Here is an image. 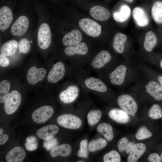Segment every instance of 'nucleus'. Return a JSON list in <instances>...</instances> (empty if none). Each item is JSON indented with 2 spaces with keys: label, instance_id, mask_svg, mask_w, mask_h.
<instances>
[{
  "label": "nucleus",
  "instance_id": "nucleus-1",
  "mask_svg": "<svg viewBox=\"0 0 162 162\" xmlns=\"http://www.w3.org/2000/svg\"><path fill=\"white\" fill-rule=\"evenodd\" d=\"M22 97L17 90H13L9 93L4 102V109L5 113L11 115L18 109L21 104Z\"/></svg>",
  "mask_w": 162,
  "mask_h": 162
},
{
  "label": "nucleus",
  "instance_id": "nucleus-2",
  "mask_svg": "<svg viewBox=\"0 0 162 162\" xmlns=\"http://www.w3.org/2000/svg\"><path fill=\"white\" fill-rule=\"evenodd\" d=\"M51 33L50 27L46 22L41 23L38 29L37 40L39 47L46 50L50 46L51 42Z\"/></svg>",
  "mask_w": 162,
  "mask_h": 162
},
{
  "label": "nucleus",
  "instance_id": "nucleus-3",
  "mask_svg": "<svg viewBox=\"0 0 162 162\" xmlns=\"http://www.w3.org/2000/svg\"><path fill=\"white\" fill-rule=\"evenodd\" d=\"M80 28L88 35L97 37L101 32V27L94 20L88 18L81 19L79 22Z\"/></svg>",
  "mask_w": 162,
  "mask_h": 162
},
{
  "label": "nucleus",
  "instance_id": "nucleus-4",
  "mask_svg": "<svg viewBox=\"0 0 162 162\" xmlns=\"http://www.w3.org/2000/svg\"><path fill=\"white\" fill-rule=\"evenodd\" d=\"M117 103L121 109L129 115L134 116L138 110V106L130 95L124 94L118 97Z\"/></svg>",
  "mask_w": 162,
  "mask_h": 162
},
{
  "label": "nucleus",
  "instance_id": "nucleus-5",
  "mask_svg": "<svg viewBox=\"0 0 162 162\" xmlns=\"http://www.w3.org/2000/svg\"><path fill=\"white\" fill-rule=\"evenodd\" d=\"M57 121L60 126L69 129H76L81 126V120L77 116L70 114H64L60 116Z\"/></svg>",
  "mask_w": 162,
  "mask_h": 162
},
{
  "label": "nucleus",
  "instance_id": "nucleus-6",
  "mask_svg": "<svg viewBox=\"0 0 162 162\" xmlns=\"http://www.w3.org/2000/svg\"><path fill=\"white\" fill-rule=\"evenodd\" d=\"M54 110L51 106L45 105L41 106L34 110L32 113L33 121L38 124L44 123L52 116Z\"/></svg>",
  "mask_w": 162,
  "mask_h": 162
},
{
  "label": "nucleus",
  "instance_id": "nucleus-7",
  "mask_svg": "<svg viewBox=\"0 0 162 162\" xmlns=\"http://www.w3.org/2000/svg\"><path fill=\"white\" fill-rule=\"evenodd\" d=\"M29 25L28 18L23 15L18 17L11 26L10 32L14 36L20 37L25 34L28 31Z\"/></svg>",
  "mask_w": 162,
  "mask_h": 162
},
{
  "label": "nucleus",
  "instance_id": "nucleus-8",
  "mask_svg": "<svg viewBox=\"0 0 162 162\" xmlns=\"http://www.w3.org/2000/svg\"><path fill=\"white\" fill-rule=\"evenodd\" d=\"M46 73V70L45 68L32 66L27 71L26 75L27 81L30 85H35L44 79Z\"/></svg>",
  "mask_w": 162,
  "mask_h": 162
},
{
  "label": "nucleus",
  "instance_id": "nucleus-9",
  "mask_svg": "<svg viewBox=\"0 0 162 162\" xmlns=\"http://www.w3.org/2000/svg\"><path fill=\"white\" fill-rule=\"evenodd\" d=\"M65 72L64 64L60 62H57L49 71L47 77V81L51 83L58 82L63 77Z\"/></svg>",
  "mask_w": 162,
  "mask_h": 162
},
{
  "label": "nucleus",
  "instance_id": "nucleus-10",
  "mask_svg": "<svg viewBox=\"0 0 162 162\" xmlns=\"http://www.w3.org/2000/svg\"><path fill=\"white\" fill-rule=\"evenodd\" d=\"M13 19V14L10 8L3 6L0 9V30L4 31L10 26Z\"/></svg>",
  "mask_w": 162,
  "mask_h": 162
},
{
  "label": "nucleus",
  "instance_id": "nucleus-11",
  "mask_svg": "<svg viewBox=\"0 0 162 162\" xmlns=\"http://www.w3.org/2000/svg\"><path fill=\"white\" fill-rule=\"evenodd\" d=\"M58 127L54 124H49L41 127L36 132L37 136L40 139L47 140L53 137L59 130Z\"/></svg>",
  "mask_w": 162,
  "mask_h": 162
},
{
  "label": "nucleus",
  "instance_id": "nucleus-12",
  "mask_svg": "<svg viewBox=\"0 0 162 162\" xmlns=\"http://www.w3.org/2000/svg\"><path fill=\"white\" fill-rule=\"evenodd\" d=\"M78 93L79 89L77 86H70L61 92L59 96V99L64 103H70L76 99Z\"/></svg>",
  "mask_w": 162,
  "mask_h": 162
},
{
  "label": "nucleus",
  "instance_id": "nucleus-13",
  "mask_svg": "<svg viewBox=\"0 0 162 162\" xmlns=\"http://www.w3.org/2000/svg\"><path fill=\"white\" fill-rule=\"evenodd\" d=\"M82 39V35L81 32L78 30L74 29L64 36L62 43L65 46H71L80 44Z\"/></svg>",
  "mask_w": 162,
  "mask_h": 162
},
{
  "label": "nucleus",
  "instance_id": "nucleus-14",
  "mask_svg": "<svg viewBox=\"0 0 162 162\" xmlns=\"http://www.w3.org/2000/svg\"><path fill=\"white\" fill-rule=\"evenodd\" d=\"M132 15L136 23L138 26L145 27L149 24L148 17L142 8L139 7L135 8L132 11Z\"/></svg>",
  "mask_w": 162,
  "mask_h": 162
},
{
  "label": "nucleus",
  "instance_id": "nucleus-15",
  "mask_svg": "<svg viewBox=\"0 0 162 162\" xmlns=\"http://www.w3.org/2000/svg\"><path fill=\"white\" fill-rule=\"evenodd\" d=\"M126 70V67L124 65H121L117 67L110 75L111 82L116 85H120L122 84Z\"/></svg>",
  "mask_w": 162,
  "mask_h": 162
},
{
  "label": "nucleus",
  "instance_id": "nucleus-16",
  "mask_svg": "<svg viewBox=\"0 0 162 162\" xmlns=\"http://www.w3.org/2000/svg\"><path fill=\"white\" fill-rule=\"evenodd\" d=\"M26 152L20 146H16L12 149L7 154L5 158L8 162H21L25 159Z\"/></svg>",
  "mask_w": 162,
  "mask_h": 162
},
{
  "label": "nucleus",
  "instance_id": "nucleus-17",
  "mask_svg": "<svg viewBox=\"0 0 162 162\" xmlns=\"http://www.w3.org/2000/svg\"><path fill=\"white\" fill-rule=\"evenodd\" d=\"M90 14L94 18L100 21H106L111 16V14L107 9L99 5L92 7L90 9Z\"/></svg>",
  "mask_w": 162,
  "mask_h": 162
},
{
  "label": "nucleus",
  "instance_id": "nucleus-18",
  "mask_svg": "<svg viewBox=\"0 0 162 162\" xmlns=\"http://www.w3.org/2000/svg\"><path fill=\"white\" fill-rule=\"evenodd\" d=\"M111 58V56L108 52L105 50L101 51L94 58L92 66L96 69L100 68L108 63Z\"/></svg>",
  "mask_w": 162,
  "mask_h": 162
},
{
  "label": "nucleus",
  "instance_id": "nucleus-19",
  "mask_svg": "<svg viewBox=\"0 0 162 162\" xmlns=\"http://www.w3.org/2000/svg\"><path fill=\"white\" fill-rule=\"evenodd\" d=\"M146 147L144 144L138 143L134 144L129 153L127 160L129 162L137 161L145 152Z\"/></svg>",
  "mask_w": 162,
  "mask_h": 162
},
{
  "label": "nucleus",
  "instance_id": "nucleus-20",
  "mask_svg": "<svg viewBox=\"0 0 162 162\" xmlns=\"http://www.w3.org/2000/svg\"><path fill=\"white\" fill-rule=\"evenodd\" d=\"M86 86L88 89L98 92H104L107 90L105 84L100 79L94 77L87 79L85 81Z\"/></svg>",
  "mask_w": 162,
  "mask_h": 162
},
{
  "label": "nucleus",
  "instance_id": "nucleus-21",
  "mask_svg": "<svg viewBox=\"0 0 162 162\" xmlns=\"http://www.w3.org/2000/svg\"><path fill=\"white\" fill-rule=\"evenodd\" d=\"M108 114L112 119L117 123L125 124L130 120L129 114L122 109H112L110 110Z\"/></svg>",
  "mask_w": 162,
  "mask_h": 162
},
{
  "label": "nucleus",
  "instance_id": "nucleus-22",
  "mask_svg": "<svg viewBox=\"0 0 162 162\" xmlns=\"http://www.w3.org/2000/svg\"><path fill=\"white\" fill-rule=\"evenodd\" d=\"M146 92L157 100H162V87L158 82H149L146 86Z\"/></svg>",
  "mask_w": 162,
  "mask_h": 162
},
{
  "label": "nucleus",
  "instance_id": "nucleus-23",
  "mask_svg": "<svg viewBox=\"0 0 162 162\" xmlns=\"http://www.w3.org/2000/svg\"><path fill=\"white\" fill-rule=\"evenodd\" d=\"M88 52V48L87 44L82 42L73 46H68L64 50L66 55L72 56L75 54L85 55Z\"/></svg>",
  "mask_w": 162,
  "mask_h": 162
},
{
  "label": "nucleus",
  "instance_id": "nucleus-24",
  "mask_svg": "<svg viewBox=\"0 0 162 162\" xmlns=\"http://www.w3.org/2000/svg\"><path fill=\"white\" fill-rule=\"evenodd\" d=\"M71 151V147L70 145L63 144L57 146L52 149L50 151V154L53 158L58 156L67 157L70 154Z\"/></svg>",
  "mask_w": 162,
  "mask_h": 162
},
{
  "label": "nucleus",
  "instance_id": "nucleus-25",
  "mask_svg": "<svg viewBox=\"0 0 162 162\" xmlns=\"http://www.w3.org/2000/svg\"><path fill=\"white\" fill-rule=\"evenodd\" d=\"M126 36L121 32L117 33L114 36L112 44L114 51L117 53H123L124 49V44L127 40Z\"/></svg>",
  "mask_w": 162,
  "mask_h": 162
},
{
  "label": "nucleus",
  "instance_id": "nucleus-26",
  "mask_svg": "<svg viewBox=\"0 0 162 162\" xmlns=\"http://www.w3.org/2000/svg\"><path fill=\"white\" fill-rule=\"evenodd\" d=\"M131 10L127 5L124 4L120 8L119 11L113 13V17L114 20L119 22H123L127 21L131 14Z\"/></svg>",
  "mask_w": 162,
  "mask_h": 162
},
{
  "label": "nucleus",
  "instance_id": "nucleus-27",
  "mask_svg": "<svg viewBox=\"0 0 162 162\" xmlns=\"http://www.w3.org/2000/svg\"><path fill=\"white\" fill-rule=\"evenodd\" d=\"M18 44L15 40H11L4 43L2 46L1 54L6 57L13 55L16 52Z\"/></svg>",
  "mask_w": 162,
  "mask_h": 162
},
{
  "label": "nucleus",
  "instance_id": "nucleus-28",
  "mask_svg": "<svg viewBox=\"0 0 162 162\" xmlns=\"http://www.w3.org/2000/svg\"><path fill=\"white\" fill-rule=\"evenodd\" d=\"M157 39L154 33L152 31L147 32L145 35L143 46L148 52L151 51L156 46Z\"/></svg>",
  "mask_w": 162,
  "mask_h": 162
},
{
  "label": "nucleus",
  "instance_id": "nucleus-29",
  "mask_svg": "<svg viewBox=\"0 0 162 162\" xmlns=\"http://www.w3.org/2000/svg\"><path fill=\"white\" fill-rule=\"evenodd\" d=\"M97 130L108 141H110L113 139V129L110 124L105 123H101L98 126Z\"/></svg>",
  "mask_w": 162,
  "mask_h": 162
},
{
  "label": "nucleus",
  "instance_id": "nucleus-30",
  "mask_svg": "<svg viewBox=\"0 0 162 162\" xmlns=\"http://www.w3.org/2000/svg\"><path fill=\"white\" fill-rule=\"evenodd\" d=\"M151 12L154 20L158 24H162V2H155L152 6Z\"/></svg>",
  "mask_w": 162,
  "mask_h": 162
},
{
  "label": "nucleus",
  "instance_id": "nucleus-31",
  "mask_svg": "<svg viewBox=\"0 0 162 162\" xmlns=\"http://www.w3.org/2000/svg\"><path fill=\"white\" fill-rule=\"evenodd\" d=\"M10 83L9 81L4 80L0 82V103L4 102L9 93L10 88Z\"/></svg>",
  "mask_w": 162,
  "mask_h": 162
},
{
  "label": "nucleus",
  "instance_id": "nucleus-32",
  "mask_svg": "<svg viewBox=\"0 0 162 162\" xmlns=\"http://www.w3.org/2000/svg\"><path fill=\"white\" fill-rule=\"evenodd\" d=\"M107 144L106 141L102 138L92 140L88 144V151L93 152L102 149L106 147Z\"/></svg>",
  "mask_w": 162,
  "mask_h": 162
},
{
  "label": "nucleus",
  "instance_id": "nucleus-33",
  "mask_svg": "<svg viewBox=\"0 0 162 162\" xmlns=\"http://www.w3.org/2000/svg\"><path fill=\"white\" fill-rule=\"evenodd\" d=\"M134 144V142H129L127 138L123 137L118 142L117 147L120 152L125 151L127 153L129 154Z\"/></svg>",
  "mask_w": 162,
  "mask_h": 162
},
{
  "label": "nucleus",
  "instance_id": "nucleus-34",
  "mask_svg": "<svg viewBox=\"0 0 162 162\" xmlns=\"http://www.w3.org/2000/svg\"><path fill=\"white\" fill-rule=\"evenodd\" d=\"M101 111L98 110H93L90 111L87 115V119L88 124L93 125L98 123L102 116Z\"/></svg>",
  "mask_w": 162,
  "mask_h": 162
},
{
  "label": "nucleus",
  "instance_id": "nucleus-35",
  "mask_svg": "<svg viewBox=\"0 0 162 162\" xmlns=\"http://www.w3.org/2000/svg\"><path fill=\"white\" fill-rule=\"evenodd\" d=\"M149 117L153 119H157L162 117V110L160 106L157 104L153 105L148 112Z\"/></svg>",
  "mask_w": 162,
  "mask_h": 162
},
{
  "label": "nucleus",
  "instance_id": "nucleus-36",
  "mask_svg": "<svg viewBox=\"0 0 162 162\" xmlns=\"http://www.w3.org/2000/svg\"><path fill=\"white\" fill-rule=\"evenodd\" d=\"M121 160L120 155L117 151L114 150L106 153L103 157L104 162H119Z\"/></svg>",
  "mask_w": 162,
  "mask_h": 162
},
{
  "label": "nucleus",
  "instance_id": "nucleus-37",
  "mask_svg": "<svg viewBox=\"0 0 162 162\" xmlns=\"http://www.w3.org/2000/svg\"><path fill=\"white\" fill-rule=\"evenodd\" d=\"M88 145L87 140L85 139L81 141L80 143V148L77 155L78 157L87 158L88 156Z\"/></svg>",
  "mask_w": 162,
  "mask_h": 162
},
{
  "label": "nucleus",
  "instance_id": "nucleus-38",
  "mask_svg": "<svg viewBox=\"0 0 162 162\" xmlns=\"http://www.w3.org/2000/svg\"><path fill=\"white\" fill-rule=\"evenodd\" d=\"M152 136V133L145 127H140L136 134V137L139 140L148 138Z\"/></svg>",
  "mask_w": 162,
  "mask_h": 162
},
{
  "label": "nucleus",
  "instance_id": "nucleus-39",
  "mask_svg": "<svg viewBox=\"0 0 162 162\" xmlns=\"http://www.w3.org/2000/svg\"><path fill=\"white\" fill-rule=\"evenodd\" d=\"M30 44L28 40L26 38L21 39L18 44L19 51L23 53H28L30 49Z\"/></svg>",
  "mask_w": 162,
  "mask_h": 162
},
{
  "label": "nucleus",
  "instance_id": "nucleus-40",
  "mask_svg": "<svg viewBox=\"0 0 162 162\" xmlns=\"http://www.w3.org/2000/svg\"><path fill=\"white\" fill-rule=\"evenodd\" d=\"M26 142L25 145L26 149L32 151L37 148V143L35 138L34 136H29L26 140Z\"/></svg>",
  "mask_w": 162,
  "mask_h": 162
},
{
  "label": "nucleus",
  "instance_id": "nucleus-41",
  "mask_svg": "<svg viewBox=\"0 0 162 162\" xmlns=\"http://www.w3.org/2000/svg\"><path fill=\"white\" fill-rule=\"evenodd\" d=\"M45 141L44 146L46 149L48 151L51 150L57 146L58 144L57 140L55 138H53L49 140Z\"/></svg>",
  "mask_w": 162,
  "mask_h": 162
},
{
  "label": "nucleus",
  "instance_id": "nucleus-42",
  "mask_svg": "<svg viewBox=\"0 0 162 162\" xmlns=\"http://www.w3.org/2000/svg\"><path fill=\"white\" fill-rule=\"evenodd\" d=\"M148 160L150 162H160L162 161L161 157L156 153L151 154L148 157Z\"/></svg>",
  "mask_w": 162,
  "mask_h": 162
},
{
  "label": "nucleus",
  "instance_id": "nucleus-43",
  "mask_svg": "<svg viewBox=\"0 0 162 162\" xmlns=\"http://www.w3.org/2000/svg\"><path fill=\"white\" fill-rule=\"evenodd\" d=\"M10 63L9 60L6 56L0 54V66L5 67L9 65Z\"/></svg>",
  "mask_w": 162,
  "mask_h": 162
},
{
  "label": "nucleus",
  "instance_id": "nucleus-44",
  "mask_svg": "<svg viewBox=\"0 0 162 162\" xmlns=\"http://www.w3.org/2000/svg\"><path fill=\"white\" fill-rule=\"evenodd\" d=\"M0 144L2 145L4 144L8 140L9 136L6 134L0 135Z\"/></svg>",
  "mask_w": 162,
  "mask_h": 162
},
{
  "label": "nucleus",
  "instance_id": "nucleus-45",
  "mask_svg": "<svg viewBox=\"0 0 162 162\" xmlns=\"http://www.w3.org/2000/svg\"><path fill=\"white\" fill-rule=\"evenodd\" d=\"M158 80L161 86L162 87V76H159L158 77Z\"/></svg>",
  "mask_w": 162,
  "mask_h": 162
},
{
  "label": "nucleus",
  "instance_id": "nucleus-46",
  "mask_svg": "<svg viewBox=\"0 0 162 162\" xmlns=\"http://www.w3.org/2000/svg\"><path fill=\"white\" fill-rule=\"evenodd\" d=\"M124 0L126 2L128 3H131L133 2L134 0Z\"/></svg>",
  "mask_w": 162,
  "mask_h": 162
},
{
  "label": "nucleus",
  "instance_id": "nucleus-47",
  "mask_svg": "<svg viewBox=\"0 0 162 162\" xmlns=\"http://www.w3.org/2000/svg\"><path fill=\"white\" fill-rule=\"evenodd\" d=\"M3 130L2 128H0V135H1L3 134Z\"/></svg>",
  "mask_w": 162,
  "mask_h": 162
},
{
  "label": "nucleus",
  "instance_id": "nucleus-48",
  "mask_svg": "<svg viewBox=\"0 0 162 162\" xmlns=\"http://www.w3.org/2000/svg\"><path fill=\"white\" fill-rule=\"evenodd\" d=\"M160 65L161 68H162V59L161 60L160 63Z\"/></svg>",
  "mask_w": 162,
  "mask_h": 162
},
{
  "label": "nucleus",
  "instance_id": "nucleus-49",
  "mask_svg": "<svg viewBox=\"0 0 162 162\" xmlns=\"http://www.w3.org/2000/svg\"><path fill=\"white\" fill-rule=\"evenodd\" d=\"M78 162H83L84 161L82 160H79L77 161Z\"/></svg>",
  "mask_w": 162,
  "mask_h": 162
},
{
  "label": "nucleus",
  "instance_id": "nucleus-50",
  "mask_svg": "<svg viewBox=\"0 0 162 162\" xmlns=\"http://www.w3.org/2000/svg\"><path fill=\"white\" fill-rule=\"evenodd\" d=\"M161 158L162 159V153H161Z\"/></svg>",
  "mask_w": 162,
  "mask_h": 162
}]
</instances>
